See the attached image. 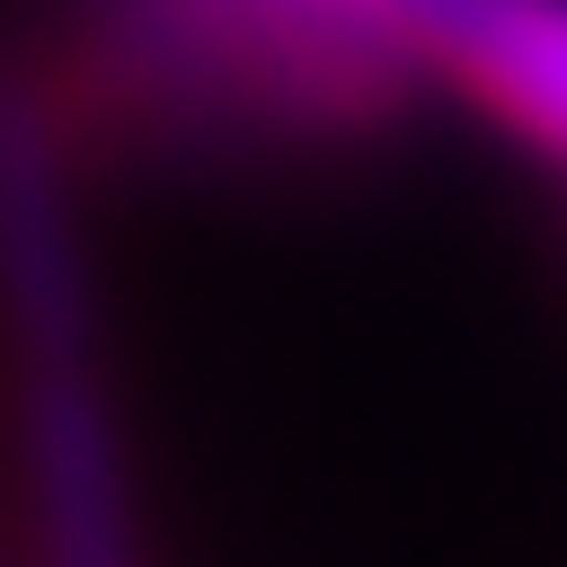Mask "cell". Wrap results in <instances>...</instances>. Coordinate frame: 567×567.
I'll return each mask as SVG.
<instances>
[{
	"label": "cell",
	"instance_id": "6da1fadb",
	"mask_svg": "<svg viewBox=\"0 0 567 567\" xmlns=\"http://www.w3.org/2000/svg\"><path fill=\"white\" fill-rule=\"evenodd\" d=\"M0 368H11L21 567H147L137 452L95 305V221L63 95L0 63Z\"/></svg>",
	"mask_w": 567,
	"mask_h": 567
},
{
	"label": "cell",
	"instance_id": "7a4b0ae2",
	"mask_svg": "<svg viewBox=\"0 0 567 567\" xmlns=\"http://www.w3.org/2000/svg\"><path fill=\"white\" fill-rule=\"evenodd\" d=\"M442 63L494 126L567 168V0H452Z\"/></svg>",
	"mask_w": 567,
	"mask_h": 567
},
{
	"label": "cell",
	"instance_id": "3957f363",
	"mask_svg": "<svg viewBox=\"0 0 567 567\" xmlns=\"http://www.w3.org/2000/svg\"><path fill=\"white\" fill-rule=\"evenodd\" d=\"M316 11H337V21H358V32L400 42L410 63H431V53H442V21H452V0H316Z\"/></svg>",
	"mask_w": 567,
	"mask_h": 567
},
{
	"label": "cell",
	"instance_id": "277c9868",
	"mask_svg": "<svg viewBox=\"0 0 567 567\" xmlns=\"http://www.w3.org/2000/svg\"><path fill=\"white\" fill-rule=\"evenodd\" d=\"M0 567H11V557H0Z\"/></svg>",
	"mask_w": 567,
	"mask_h": 567
}]
</instances>
